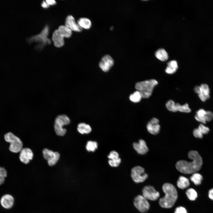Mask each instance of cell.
I'll list each match as a JSON object with an SVG mask.
<instances>
[{
    "label": "cell",
    "mask_w": 213,
    "mask_h": 213,
    "mask_svg": "<svg viewBox=\"0 0 213 213\" xmlns=\"http://www.w3.org/2000/svg\"><path fill=\"white\" fill-rule=\"evenodd\" d=\"M109 164L112 167H118L121 162V159L120 158L117 159H109L108 161Z\"/></svg>",
    "instance_id": "33"
},
{
    "label": "cell",
    "mask_w": 213,
    "mask_h": 213,
    "mask_svg": "<svg viewBox=\"0 0 213 213\" xmlns=\"http://www.w3.org/2000/svg\"><path fill=\"white\" fill-rule=\"evenodd\" d=\"M70 120L66 115L61 114L57 116L56 118L54 124V129L56 134L60 136L64 135L67 130L63 127L69 124Z\"/></svg>",
    "instance_id": "6"
},
{
    "label": "cell",
    "mask_w": 213,
    "mask_h": 213,
    "mask_svg": "<svg viewBox=\"0 0 213 213\" xmlns=\"http://www.w3.org/2000/svg\"><path fill=\"white\" fill-rule=\"evenodd\" d=\"M155 55L157 58L162 61H165L168 58L167 53L163 49H160L157 50L155 52Z\"/></svg>",
    "instance_id": "25"
},
{
    "label": "cell",
    "mask_w": 213,
    "mask_h": 213,
    "mask_svg": "<svg viewBox=\"0 0 213 213\" xmlns=\"http://www.w3.org/2000/svg\"><path fill=\"white\" fill-rule=\"evenodd\" d=\"M33 157L32 150L28 148H22L20 151L19 159L20 161L25 164H28Z\"/></svg>",
    "instance_id": "15"
},
{
    "label": "cell",
    "mask_w": 213,
    "mask_h": 213,
    "mask_svg": "<svg viewBox=\"0 0 213 213\" xmlns=\"http://www.w3.org/2000/svg\"><path fill=\"white\" fill-rule=\"evenodd\" d=\"M41 5L42 7L44 8H47L49 7V5L45 1H43Z\"/></svg>",
    "instance_id": "38"
},
{
    "label": "cell",
    "mask_w": 213,
    "mask_h": 213,
    "mask_svg": "<svg viewBox=\"0 0 213 213\" xmlns=\"http://www.w3.org/2000/svg\"><path fill=\"white\" fill-rule=\"evenodd\" d=\"M190 184L189 180L183 176H180L177 182L178 187L182 189L187 188L190 185Z\"/></svg>",
    "instance_id": "24"
},
{
    "label": "cell",
    "mask_w": 213,
    "mask_h": 213,
    "mask_svg": "<svg viewBox=\"0 0 213 213\" xmlns=\"http://www.w3.org/2000/svg\"><path fill=\"white\" fill-rule=\"evenodd\" d=\"M142 98L141 93L138 90L130 94L129 96L130 100L132 102L135 103L139 102Z\"/></svg>",
    "instance_id": "29"
},
{
    "label": "cell",
    "mask_w": 213,
    "mask_h": 213,
    "mask_svg": "<svg viewBox=\"0 0 213 213\" xmlns=\"http://www.w3.org/2000/svg\"><path fill=\"white\" fill-rule=\"evenodd\" d=\"M205 118L206 121H211L213 119V113L210 111H206Z\"/></svg>",
    "instance_id": "35"
},
{
    "label": "cell",
    "mask_w": 213,
    "mask_h": 213,
    "mask_svg": "<svg viewBox=\"0 0 213 213\" xmlns=\"http://www.w3.org/2000/svg\"><path fill=\"white\" fill-rule=\"evenodd\" d=\"M158 84L156 80L151 79L137 82L135 87L140 92L142 98L147 99L151 96L154 87Z\"/></svg>",
    "instance_id": "3"
},
{
    "label": "cell",
    "mask_w": 213,
    "mask_h": 213,
    "mask_svg": "<svg viewBox=\"0 0 213 213\" xmlns=\"http://www.w3.org/2000/svg\"><path fill=\"white\" fill-rule=\"evenodd\" d=\"M77 130L79 133L84 134L89 133L91 132L92 129L89 125L84 123H80L78 125Z\"/></svg>",
    "instance_id": "22"
},
{
    "label": "cell",
    "mask_w": 213,
    "mask_h": 213,
    "mask_svg": "<svg viewBox=\"0 0 213 213\" xmlns=\"http://www.w3.org/2000/svg\"><path fill=\"white\" fill-rule=\"evenodd\" d=\"M185 193L188 199L191 201H194L197 198V193L193 188H190L188 189Z\"/></svg>",
    "instance_id": "31"
},
{
    "label": "cell",
    "mask_w": 213,
    "mask_h": 213,
    "mask_svg": "<svg viewBox=\"0 0 213 213\" xmlns=\"http://www.w3.org/2000/svg\"><path fill=\"white\" fill-rule=\"evenodd\" d=\"M162 188L165 196L160 199L159 205L162 208H171L174 206L177 199V190L173 185L168 183L164 184Z\"/></svg>",
    "instance_id": "2"
},
{
    "label": "cell",
    "mask_w": 213,
    "mask_h": 213,
    "mask_svg": "<svg viewBox=\"0 0 213 213\" xmlns=\"http://www.w3.org/2000/svg\"><path fill=\"white\" fill-rule=\"evenodd\" d=\"M14 201V199L12 196L7 194L2 197L0 200V203L4 208L9 209L13 206Z\"/></svg>",
    "instance_id": "19"
},
{
    "label": "cell",
    "mask_w": 213,
    "mask_h": 213,
    "mask_svg": "<svg viewBox=\"0 0 213 213\" xmlns=\"http://www.w3.org/2000/svg\"><path fill=\"white\" fill-rule=\"evenodd\" d=\"M208 196L210 199L213 200V188L210 189L209 191Z\"/></svg>",
    "instance_id": "39"
},
{
    "label": "cell",
    "mask_w": 213,
    "mask_h": 213,
    "mask_svg": "<svg viewBox=\"0 0 213 213\" xmlns=\"http://www.w3.org/2000/svg\"><path fill=\"white\" fill-rule=\"evenodd\" d=\"M98 143L95 141H88L86 145V149L88 151L94 152L98 148Z\"/></svg>",
    "instance_id": "30"
},
{
    "label": "cell",
    "mask_w": 213,
    "mask_h": 213,
    "mask_svg": "<svg viewBox=\"0 0 213 213\" xmlns=\"http://www.w3.org/2000/svg\"><path fill=\"white\" fill-rule=\"evenodd\" d=\"M143 196L147 200L155 201L159 196V192L156 191L153 187L148 185L143 187L142 189Z\"/></svg>",
    "instance_id": "12"
},
{
    "label": "cell",
    "mask_w": 213,
    "mask_h": 213,
    "mask_svg": "<svg viewBox=\"0 0 213 213\" xmlns=\"http://www.w3.org/2000/svg\"><path fill=\"white\" fill-rule=\"evenodd\" d=\"M58 30L63 37L67 38L70 37L72 34V30L65 26H59Z\"/></svg>",
    "instance_id": "27"
},
{
    "label": "cell",
    "mask_w": 213,
    "mask_h": 213,
    "mask_svg": "<svg viewBox=\"0 0 213 213\" xmlns=\"http://www.w3.org/2000/svg\"><path fill=\"white\" fill-rule=\"evenodd\" d=\"M5 140L10 143L9 149L13 153L20 152L22 149L23 143L21 140L12 133L9 132L4 136Z\"/></svg>",
    "instance_id": "5"
},
{
    "label": "cell",
    "mask_w": 213,
    "mask_h": 213,
    "mask_svg": "<svg viewBox=\"0 0 213 213\" xmlns=\"http://www.w3.org/2000/svg\"><path fill=\"white\" fill-rule=\"evenodd\" d=\"M194 91L198 94L202 101H205L210 98V89L208 85L206 84H202L200 86H196L194 88Z\"/></svg>",
    "instance_id": "11"
},
{
    "label": "cell",
    "mask_w": 213,
    "mask_h": 213,
    "mask_svg": "<svg viewBox=\"0 0 213 213\" xmlns=\"http://www.w3.org/2000/svg\"><path fill=\"white\" fill-rule=\"evenodd\" d=\"M206 111L203 109H201L196 111V115L195 116L196 120L198 122L205 124L206 121L205 118V116Z\"/></svg>",
    "instance_id": "23"
},
{
    "label": "cell",
    "mask_w": 213,
    "mask_h": 213,
    "mask_svg": "<svg viewBox=\"0 0 213 213\" xmlns=\"http://www.w3.org/2000/svg\"><path fill=\"white\" fill-rule=\"evenodd\" d=\"M159 120L156 118L151 119L147 123L146 128L148 132L153 135L158 134L160 130Z\"/></svg>",
    "instance_id": "14"
},
{
    "label": "cell",
    "mask_w": 213,
    "mask_h": 213,
    "mask_svg": "<svg viewBox=\"0 0 213 213\" xmlns=\"http://www.w3.org/2000/svg\"><path fill=\"white\" fill-rule=\"evenodd\" d=\"M188 156L192 160L191 162L181 160L176 163L175 166L180 172L185 174L194 173L199 170L202 165V158L198 152L191 150L188 153Z\"/></svg>",
    "instance_id": "1"
},
{
    "label": "cell",
    "mask_w": 213,
    "mask_h": 213,
    "mask_svg": "<svg viewBox=\"0 0 213 213\" xmlns=\"http://www.w3.org/2000/svg\"><path fill=\"white\" fill-rule=\"evenodd\" d=\"M114 61L113 58L109 55H106L101 59L99 63V66L104 72L109 70L113 65Z\"/></svg>",
    "instance_id": "13"
},
{
    "label": "cell",
    "mask_w": 213,
    "mask_h": 213,
    "mask_svg": "<svg viewBox=\"0 0 213 213\" xmlns=\"http://www.w3.org/2000/svg\"><path fill=\"white\" fill-rule=\"evenodd\" d=\"M46 1L49 5H53L56 4V1L54 0H47Z\"/></svg>",
    "instance_id": "37"
},
{
    "label": "cell",
    "mask_w": 213,
    "mask_h": 213,
    "mask_svg": "<svg viewBox=\"0 0 213 213\" xmlns=\"http://www.w3.org/2000/svg\"><path fill=\"white\" fill-rule=\"evenodd\" d=\"M77 23L81 28L85 29H89L91 25V20L85 17L79 18L77 21Z\"/></svg>",
    "instance_id": "26"
},
{
    "label": "cell",
    "mask_w": 213,
    "mask_h": 213,
    "mask_svg": "<svg viewBox=\"0 0 213 213\" xmlns=\"http://www.w3.org/2000/svg\"><path fill=\"white\" fill-rule=\"evenodd\" d=\"M190 180L196 185H199L201 183L203 177L200 174L196 172L191 177Z\"/></svg>",
    "instance_id": "28"
},
{
    "label": "cell",
    "mask_w": 213,
    "mask_h": 213,
    "mask_svg": "<svg viewBox=\"0 0 213 213\" xmlns=\"http://www.w3.org/2000/svg\"><path fill=\"white\" fill-rule=\"evenodd\" d=\"M131 176L133 181L137 183L144 182L148 177L143 168L139 166H135L132 168Z\"/></svg>",
    "instance_id": "7"
},
{
    "label": "cell",
    "mask_w": 213,
    "mask_h": 213,
    "mask_svg": "<svg viewBox=\"0 0 213 213\" xmlns=\"http://www.w3.org/2000/svg\"><path fill=\"white\" fill-rule=\"evenodd\" d=\"M133 146L134 149L139 154H145L149 151L145 141L143 139L139 140L138 142L134 143Z\"/></svg>",
    "instance_id": "17"
},
{
    "label": "cell",
    "mask_w": 213,
    "mask_h": 213,
    "mask_svg": "<svg viewBox=\"0 0 213 213\" xmlns=\"http://www.w3.org/2000/svg\"><path fill=\"white\" fill-rule=\"evenodd\" d=\"M175 213H187V212L185 208L182 206H179L176 208Z\"/></svg>",
    "instance_id": "36"
},
{
    "label": "cell",
    "mask_w": 213,
    "mask_h": 213,
    "mask_svg": "<svg viewBox=\"0 0 213 213\" xmlns=\"http://www.w3.org/2000/svg\"><path fill=\"white\" fill-rule=\"evenodd\" d=\"M133 204L135 208L142 213L147 212L149 208V203L147 199L141 195H138L135 197Z\"/></svg>",
    "instance_id": "9"
},
{
    "label": "cell",
    "mask_w": 213,
    "mask_h": 213,
    "mask_svg": "<svg viewBox=\"0 0 213 213\" xmlns=\"http://www.w3.org/2000/svg\"><path fill=\"white\" fill-rule=\"evenodd\" d=\"M65 26L72 30L80 32L82 30L81 28L75 21L74 17L71 15H68L65 21Z\"/></svg>",
    "instance_id": "16"
},
{
    "label": "cell",
    "mask_w": 213,
    "mask_h": 213,
    "mask_svg": "<svg viewBox=\"0 0 213 213\" xmlns=\"http://www.w3.org/2000/svg\"><path fill=\"white\" fill-rule=\"evenodd\" d=\"M178 68L177 62L175 60H171L167 63V66L165 70V72L168 74H172L174 73Z\"/></svg>",
    "instance_id": "21"
},
{
    "label": "cell",
    "mask_w": 213,
    "mask_h": 213,
    "mask_svg": "<svg viewBox=\"0 0 213 213\" xmlns=\"http://www.w3.org/2000/svg\"><path fill=\"white\" fill-rule=\"evenodd\" d=\"M44 158L47 161L48 164L52 166L56 164L60 157V154L57 152H54L47 149L43 151Z\"/></svg>",
    "instance_id": "10"
},
{
    "label": "cell",
    "mask_w": 213,
    "mask_h": 213,
    "mask_svg": "<svg viewBox=\"0 0 213 213\" xmlns=\"http://www.w3.org/2000/svg\"><path fill=\"white\" fill-rule=\"evenodd\" d=\"M64 37L58 29L55 30L52 36V40L54 45L57 47H61L64 44Z\"/></svg>",
    "instance_id": "18"
},
{
    "label": "cell",
    "mask_w": 213,
    "mask_h": 213,
    "mask_svg": "<svg viewBox=\"0 0 213 213\" xmlns=\"http://www.w3.org/2000/svg\"><path fill=\"white\" fill-rule=\"evenodd\" d=\"M49 33V28L48 25H46L39 34L32 36L29 39V41L31 43H36V48L41 50L45 45L49 44L51 43L50 39L48 38Z\"/></svg>",
    "instance_id": "4"
},
{
    "label": "cell",
    "mask_w": 213,
    "mask_h": 213,
    "mask_svg": "<svg viewBox=\"0 0 213 213\" xmlns=\"http://www.w3.org/2000/svg\"><path fill=\"white\" fill-rule=\"evenodd\" d=\"M209 131V129L208 127L202 124H201L197 128L193 130V133L196 138H201L203 137L204 134H207Z\"/></svg>",
    "instance_id": "20"
},
{
    "label": "cell",
    "mask_w": 213,
    "mask_h": 213,
    "mask_svg": "<svg viewBox=\"0 0 213 213\" xmlns=\"http://www.w3.org/2000/svg\"><path fill=\"white\" fill-rule=\"evenodd\" d=\"M7 176V172L5 169L0 166V185L2 184L5 181Z\"/></svg>",
    "instance_id": "32"
},
{
    "label": "cell",
    "mask_w": 213,
    "mask_h": 213,
    "mask_svg": "<svg viewBox=\"0 0 213 213\" xmlns=\"http://www.w3.org/2000/svg\"><path fill=\"white\" fill-rule=\"evenodd\" d=\"M107 157L109 159H118L119 158V154L117 152L115 151H110Z\"/></svg>",
    "instance_id": "34"
},
{
    "label": "cell",
    "mask_w": 213,
    "mask_h": 213,
    "mask_svg": "<svg viewBox=\"0 0 213 213\" xmlns=\"http://www.w3.org/2000/svg\"><path fill=\"white\" fill-rule=\"evenodd\" d=\"M166 106L168 110L173 112L179 111L182 112L188 113L191 111V110L189 107L188 104L186 103L182 105L179 103H175L172 100H170L166 102Z\"/></svg>",
    "instance_id": "8"
}]
</instances>
